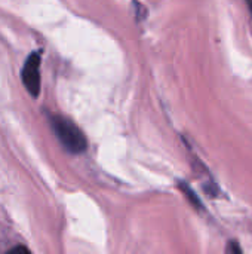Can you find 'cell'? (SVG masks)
Here are the masks:
<instances>
[{"mask_svg": "<svg viewBox=\"0 0 252 254\" xmlns=\"http://www.w3.org/2000/svg\"><path fill=\"white\" fill-rule=\"evenodd\" d=\"M50 125L56 138L59 140V143L64 146L65 150L74 155L83 153L86 150L88 147L86 137L73 121L61 115H53L50 116Z\"/></svg>", "mask_w": 252, "mask_h": 254, "instance_id": "obj_1", "label": "cell"}, {"mask_svg": "<svg viewBox=\"0 0 252 254\" xmlns=\"http://www.w3.org/2000/svg\"><path fill=\"white\" fill-rule=\"evenodd\" d=\"M40 51L31 52L22 67L21 79L30 95L39 97L40 94Z\"/></svg>", "mask_w": 252, "mask_h": 254, "instance_id": "obj_2", "label": "cell"}, {"mask_svg": "<svg viewBox=\"0 0 252 254\" xmlns=\"http://www.w3.org/2000/svg\"><path fill=\"white\" fill-rule=\"evenodd\" d=\"M247 1V4H248V7H250V12H251L252 15V0H245Z\"/></svg>", "mask_w": 252, "mask_h": 254, "instance_id": "obj_7", "label": "cell"}, {"mask_svg": "<svg viewBox=\"0 0 252 254\" xmlns=\"http://www.w3.org/2000/svg\"><path fill=\"white\" fill-rule=\"evenodd\" d=\"M178 188L181 189V192L187 196V199L190 201V202H193V205H196L198 208L201 207V201H199V198L196 196V193L186 185V182H178Z\"/></svg>", "mask_w": 252, "mask_h": 254, "instance_id": "obj_3", "label": "cell"}, {"mask_svg": "<svg viewBox=\"0 0 252 254\" xmlns=\"http://www.w3.org/2000/svg\"><path fill=\"white\" fill-rule=\"evenodd\" d=\"M4 254H31V252L24 246H16V247L10 249L9 252H6Z\"/></svg>", "mask_w": 252, "mask_h": 254, "instance_id": "obj_6", "label": "cell"}, {"mask_svg": "<svg viewBox=\"0 0 252 254\" xmlns=\"http://www.w3.org/2000/svg\"><path fill=\"white\" fill-rule=\"evenodd\" d=\"M132 6H134V9H135L134 13H135L137 21H141V19H144V18L147 16V9H146L144 4H141L140 1H134Z\"/></svg>", "mask_w": 252, "mask_h": 254, "instance_id": "obj_4", "label": "cell"}, {"mask_svg": "<svg viewBox=\"0 0 252 254\" xmlns=\"http://www.w3.org/2000/svg\"><path fill=\"white\" fill-rule=\"evenodd\" d=\"M226 254H244V250L238 241H230L226 247Z\"/></svg>", "mask_w": 252, "mask_h": 254, "instance_id": "obj_5", "label": "cell"}]
</instances>
